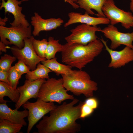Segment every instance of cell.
Returning <instances> with one entry per match:
<instances>
[{"label":"cell","mask_w":133,"mask_h":133,"mask_svg":"<svg viewBox=\"0 0 133 133\" xmlns=\"http://www.w3.org/2000/svg\"><path fill=\"white\" fill-rule=\"evenodd\" d=\"M15 70L20 76L24 73H27L30 71L29 67L22 61L18 60L15 65Z\"/></svg>","instance_id":"26"},{"label":"cell","mask_w":133,"mask_h":133,"mask_svg":"<svg viewBox=\"0 0 133 133\" xmlns=\"http://www.w3.org/2000/svg\"><path fill=\"white\" fill-rule=\"evenodd\" d=\"M17 59L14 56L6 54L1 56L0 60V70L8 71L12 66V64Z\"/></svg>","instance_id":"25"},{"label":"cell","mask_w":133,"mask_h":133,"mask_svg":"<svg viewBox=\"0 0 133 133\" xmlns=\"http://www.w3.org/2000/svg\"><path fill=\"white\" fill-rule=\"evenodd\" d=\"M67 91L63 85L62 78H49L42 84L38 98L46 102H56L61 104L65 100L74 99L73 96L68 94Z\"/></svg>","instance_id":"4"},{"label":"cell","mask_w":133,"mask_h":133,"mask_svg":"<svg viewBox=\"0 0 133 133\" xmlns=\"http://www.w3.org/2000/svg\"><path fill=\"white\" fill-rule=\"evenodd\" d=\"M104 35L111 41L110 48L114 50L124 45L133 49V33H124L119 32L114 25L109 24L100 31Z\"/></svg>","instance_id":"10"},{"label":"cell","mask_w":133,"mask_h":133,"mask_svg":"<svg viewBox=\"0 0 133 133\" xmlns=\"http://www.w3.org/2000/svg\"><path fill=\"white\" fill-rule=\"evenodd\" d=\"M61 75L64 87L76 96L83 94L86 98L91 97L94 91L98 89L97 83L91 79L88 73L82 70L71 69Z\"/></svg>","instance_id":"3"},{"label":"cell","mask_w":133,"mask_h":133,"mask_svg":"<svg viewBox=\"0 0 133 133\" xmlns=\"http://www.w3.org/2000/svg\"><path fill=\"white\" fill-rule=\"evenodd\" d=\"M46 81L45 79H40L34 81L26 79L23 85L17 87L20 96L18 101L15 104V108L18 110L30 99H37L41 87Z\"/></svg>","instance_id":"11"},{"label":"cell","mask_w":133,"mask_h":133,"mask_svg":"<svg viewBox=\"0 0 133 133\" xmlns=\"http://www.w3.org/2000/svg\"><path fill=\"white\" fill-rule=\"evenodd\" d=\"M8 72L0 70V81L8 84Z\"/></svg>","instance_id":"29"},{"label":"cell","mask_w":133,"mask_h":133,"mask_svg":"<svg viewBox=\"0 0 133 133\" xmlns=\"http://www.w3.org/2000/svg\"><path fill=\"white\" fill-rule=\"evenodd\" d=\"M110 23L114 25L120 23L122 27L128 29L133 27V15L129 12L125 11L118 8L114 0H107L102 8Z\"/></svg>","instance_id":"6"},{"label":"cell","mask_w":133,"mask_h":133,"mask_svg":"<svg viewBox=\"0 0 133 133\" xmlns=\"http://www.w3.org/2000/svg\"><path fill=\"white\" fill-rule=\"evenodd\" d=\"M8 20V18L6 17L2 19L0 18V26H4L5 25V22Z\"/></svg>","instance_id":"32"},{"label":"cell","mask_w":133,"mask_h":133,"mask_svg":"<svg viewBox=\"0 0 133 133\" xmlns=\"http://www.w3.org/2000/svg\"><path fill=\"white\" fill-rule=\"evenodd\" d=\"M94 110V109L83 102L81 108L80 118H83L88 116L93 112Z\"/></svg>","instance_id":"27"},{"label":"cell","mask_w":133,"mask_h":133,"mask_svg":"<svg viewBox=\"0 0 133 133\" xmlns=\"http://www.w3.org/2000/svg\"><path fill=\"white\" fill-rule=\"evenodd\" d=\"M0 4V10L3 8L4 9L5 13L8 12L13 15L14 20L13 22L10 23L12 27H16L21 25L24 27H28L30 25L26 19L25 15L21 12L22 7L20 6L22 2L18 0H1Z\"/></svg>","instance_id":"13"},{"label":"cell","mask_w":133,"mask_h":133,"mask_svg":"<svg viewBox=\"0 0 133 133\" xmlns=\"http://www.w3.org/2000/svg\"><path fill=\"white\" fill-rule=\"evenodd\" d=\"M68 16L69 19L64 24V27H65L77 23L93 26L100 24H108L110 23L109 20L106 17H91L86 12L83 14L77 12H70L68 14Z\"/></svg>","instance_id":"15"},{"label":"cell","mask_w":133,"mask_h":133,"mask_svg":"<svg viewBox=\"0 0 133 133\" xmlns=\"http://www.w3.org/2000/svg\"><path fill=\"white\" fill-rule=\"evenodd\" d=\"M42 64L49 68L58 76L67 73L71 70L72 67L68 65H64L57 62L55 57L50 59H46L41 61Z\"/></svg>","instance_id":"19"},{"label":"cell","mask_w":133,"mask_h":133,"mask_svg":"<svg viewBox=\"0 0 133 133\" xmlns=\"http://www.w3.org/2000/svg\"><path fill=\"white\" fill-rule=\"evenodd\" d=\"M20 93L17 88L14 89L8 84L0 82V102L6 103L7 101L4 99V97H8L11 100L16 103L19 98Z\"/></svg>","instance_id":"18"},{"label":"cell","mask_w":133,"mask_h":133,"mask_svg":"<svg viewBox=\"0 0 133 133\" xmlns=\"http://www.w3.org/2000/svg\"><path fill=\"white\" fill-rule=\"evenodd\" d=\"M48 42L46 39L41 40H36L33 37L32 40V44L33 49L37 55L42 58H46L45 53L46 50Z\"/></svg>","instance_id":"23"},{"label":"cell","mask_w":133,"mask_h":133,"mask_svg":"<svg viewBox=\"0 0 133 133\" xmlns=\"http://www.w3.org/2000/svg\"><path fill=\"white\" fill-rule=\"evenodd\" d=\"M32 25L28 27L21 25L17 26L8 27L4 26H0V41L6 45H13L21 49L24 46V39L32 36Z\"/></svg>","instance_id":"5"},{"label":"cell","mask_w":133,"mask_h":133,"mask_svg":"<svg viewBox=\"0 0 133 133\" xmlns=\"http://www.w3.org/2000/svg\"><path fill=\"white\" fill-rule=\"evenodd\" d=\"M84 102L94 109H96L98 106V101L96 99L94 98L90 97L87 99Z\"/></svg>","instance_id":"28"},{"label":"cell","mask_w":133,"mask_h":133,"mask_svg":"<svg viewBox=\"0 0 133 133\" xmlns=\"http://www.w3.org/2000/svg\"><path fill=\"white\" fill-rule=\"evenodd\" d=\"M29 0H21V2L26 1ZM69 3L75 9H77L79 7V5L77 4L76 2L77 0H63Z\"/></svg>","instance_id":"30"},{"label":"cell","mask_w":133,"mask_h":133,"mask_svg":"<svg viewBox=\"0 0 133 133\" xmlns=\"http://www.w3.org/2000/svg\"><path fill=\"white\" fill-rule=\"evenodd\" d=\"M31 23L34 28L32 33L33 36H38L41 31H49L56 29L61 26L64 20L60 18H51L45 19L37 12L31 18Z\"/></svg>","instance_id":"14"},{"label":"cell","mask_w":133,"mask_h":133,"mask_svg":"<svg viewBox=\"0 0 133 133\" xmlns=\"http://www.w3.org/2000/svg\"><path fill=\"white\" fill-rule=\"evenodd\" d=\"M107 0H77L76 3L79 7L84 9L89 15H96L92 10L93 9L97 12L98 17H106L102 10V8Z\"/></svg>","instance_id":"17"},{"label":"cell","mask_w":133,"mask_h":133,"mask_svg":"<svg viewBox=\"0 0 133 133\" xmlns=\"http://www.w3.org/2000/svg\"><path fill=\"white\" fill-rule=\"evenodd\" d=\"M59 40H56L53 37L50 36L48 39V43L45 53V58L50 59L55 57L56 53L62 51L63 45L60 44Z\"/></svg>","instance_id":"21"},{"label":"cell","mask_w":133,"mask_h":133,"mask_svg":"<svg viewBox=\"0 0 133 133\" xmlns=\"http://www.w3.org/2000/svg\"><path fill=\"white\" fill-rule=\"evenodd\" d=\"M52 71L43 64L39 63L36 68L33 70L30 71L26 74L25 78L31 81H34L40 79H48L49 78V73Z\"/></svg>","instance_id":"20"},{"label":"cell","mask_w":133,"mask_h":133,"mask_svg":"<svg viewBox=\"0 0 133 133\" xmlns=\"http://www.w3.org/2000/svg\"></svg>","instance_id":"35"},{"label":"cell","mask_w":133,"mask_h":133,"mask_svg":"<svg viewBox=\"0 0 133 133\" xmlns=\"http://www.w3.org/2000/svg\"><path fill=\"white\" fill-rule=\"evenodd\" d=\"M130 10L133 13V0H130Z\"/></svg>","instance_id":"33"},{"label":"cell","mask_w":133,"mask_h":133,"mask_svg":"<svg viewBox=\"0 0 133 133\" xmlns=\"http://www.w3.org/2000/svg\"><path fill=\"white\" fill-rule=\"evenodd\" d=\"M104 46L100 39H97L86 45L66 43L63 45L61 51L62 62L82 70L101 53Z\"/></svg>","instance_id":"2"},{"label":"cell","mask_w":133,"mask_h":133,"mask_svg":"<svg viewBox=\"0 0 133 133\" xmlns=\"http://www.w3.org/2000/svg\"><path fill=\"white\" fill-rule=\"evenodd\" d=\"M57 106L53 102H46L39 98L35 102H31L28 101L24 103L22 106L25 109H27L29 112L27 133H30L34 126L39 120Z\"/></svg>","instance_id":"7"},{"label":"cell","mask_w":133,"mask_h":133,"mask_svg":"<svg viewBox=\"0 0 133 133\" xmlns=\"http://www.w3.org/2000/svg\"><path fill=\"white\" fill-rule=\"evenodd\" d=\"M18 110L16 108L12 109L8 106L6 103H0V118L23 126H26L27 123L24 118L28 116V110L26 109L21 111Z\"/></svg>","instance_id":"16"},{"label":"cell","mask_w":133,"mask_h":133,"mask_svg":"<svg viewBox=\"0 0 133 133\" xmlns=\"http://www.w3.org/2000/svg\"><path fill=\"white\" fill-rule=\"evenodd\" d=\"M132 33H133V32H132Z\"/></svg>","instance_id":"34"},{"label":"cell","mask_w":133,"mask_h":133,"mask_svg":"<svg viewBox=\"0 0 133 133\" xmlns=\"http://www.w3.org/2000/svg\"><path fill=\"white\" fill-rule=\"evenodd\" d=\"M6 45L3 42H0V51H2L6 52L7 51V47Z\"/></svg>","instance_id":"31"},{"label":"cell","mask_w":133,"mask_h":133,"mask_svg":"<svg viewBox=\"0 0 133 133\" xmlns=\"http://www.w3.org/2000/svg\"><path fill=\"white\" fill-rule=\"evenodd\" d=\"M100 39L111 57V61L108 66L109 67L114 68L120 67L133 61V49L126 46L121 50H115L108 46L107 41H105L102 37Z\"/></svg>","instance_id":"12"},{"label":"cell","mask_w":133,"mask_h":133,"mask_svg":"<svg viewBox=\"0 0 133 133\" xmlns=\"http://www.w3.org/2000/svg\"><path fill=\"white\" fill-rule=\"evenodd\" d=\"M74 98L69 103L64 102L44 116L36 125L38 133H76L81 130V125L76 122L80 118L81 110L83 102Z\"/></svg>","instance_id":"1"},{"label":"cell","mask_w":133,"mask_h":133,"mask_svg":"<svg viewBox=\"0 0 133 133\" xmlns=\"http://www.w3.org/2000/svg\"><path fill=\"white\" fill-rule=\"evenodd\" d=\"M23 126L13 123L8 120L0 118V133H19Z\"/></svg>","instance_id":"22"},{"label":"cell","mask_w":133,"mask_h":133,"mask_svg":"<svg viewBox=\"0 0 133 133\" xmlns=\"http://www.w3.org/2000/svg\"><path fill=\"white\" fill-rule=\"evenodd\" d=\"M101 28L97 26H90L82 23L71 29V34L65 38L68 44H79L86 45L97 39L96 32H100Z\"/></svg>","instance_id":"9"},{"label":"cell","mask_w":133,"mask_h":133,"mask_svg":"<svg viewBox=\"0 0 133 133\" xmlns=\"http://www.w3.org/2000/svg\"><path fill=\"white\" fill-rule=\"evenodd\" d=\"M8 84L13 88L16 89L19 83V81L21 76L15 69L14 66H12L8 71Z\"/></svg>","instance_id":"24"},{"label":"cell","mask_w":133,"mask_h":133,"mask_svg":"<svg viewBox=\"0 0 133 133\" xmlns=\"http://www.w3.org/2000/svg\"><path fill=\"white\" fill-rule=\"evenodd\" d=\"M33 37L32 35L30 38H25L24 46L21 49L14 46L11 47H6L7 48L10 49L14 56L18 60L23 62L32 70L36 68V65L39 63L47 59L40 57L36 53L32 44Z\"/></svg>","instance_id":"8"}]
</instances>
